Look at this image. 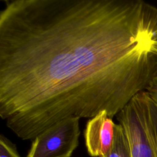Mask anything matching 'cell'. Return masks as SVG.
Returning <instances> with one entry per match:
<instances>
[{
	"instance_id": "cell-1",
	"label": "cell",
	"mask_w": 157,
	"mask_h": 157,
	"mask_svg": "<svg viewBox=\"0 0 157 157\" xmlns=\"http://www.w3.org/2000/svg\"><path fill=\"white\" fill-rule=\"evenodd\" d=\"M157 74V8L142 0H6L0 117L33 140L69 118H112Z\"/></svg>"
},
{
	"instance_id": "cell-2",
	"label": "cell",
	"mask_w": 157,
	"mask_h": 157,
	"mask_svg": "<svg viewBox=\"0 0 157 157\" xmlns=\"http://www.w3.org/2000/svg\"><path fill=\"white\" fill-rule=\"evenodd\" d=\"M115 117L127 137L131 157H157V107L145 90Z\"/></svg>"
},
{
	"instance_id": "cell-3",
	"label": "cell",
	"mask_w": 157,
	"mask_h": 157,
	"mask_svg": "<svg viewBox=\"0 0 157 157\" xmlns=\"http://www.w3.org/2000/svg\"><path fill=\"white\" fill-rule=\"evenodd\" d=\"M78 118L60 121L33 140L26 157H71L78 145Z\"/></svg>"
},
{
	"instance_id": "cell-4",
	"label": "cell",
	"mask_w": 157,
	"mask_h": 157,
	"mask_svg": "<svg viewBox=\"0 0 157 157\" xmlns=\"http://www.w3.org/2000/svg\"><path fill=\"white\" fill-rule=\"evenodd\" d=\"M115 125L112 118L105 111L88 121L85 139L88 153L91 156L100 157L110 150L114 139Z\"/></svg>"
},
{
	"instance_id": "cell-5",
	"label": "cell",
	"mask_w": 157,
	"mask_h": 157,
	"mask_svg": "<svg viewBox=\"0 0 157 157\" xmlns=\"http://www.w3.org/2000/svg\"><path fill=\"white\" fill-rule=\"evenodd\" d=\"M100 157H131L130 147L125 132L120 124H116L115 136L110 150Z\"/></svg>"
},
{
	"instance_id": "cell-6",
	"label": "cell",
	"mask_w": 157,
	"mask_h": 157,
	"mask_svg": "<svg viewBox=\"0 0 157 157\" xmlns=\"http://www.w3.org/2000/svg\"><path fill=\"white\" fill-rule=\"evenodd\" d=\"M0 157H21L15 144L3 135L0 136Z\"/></svg>"
},
{
	"instance_id": "cell-7",
	"label": "cell",
	"mask_w": 157,
	"mask_h": 157,
	"mask_svg": "<svg viewBox=\"0 0 157 157\" xmlns=\"http://www.w3.org/2000/svg\"><path fill=\"white\" fill-rule=\"evenodd\" d=\"M145 91L157 107V74L151 80Z\"/></svg>"
}]
</instances>
